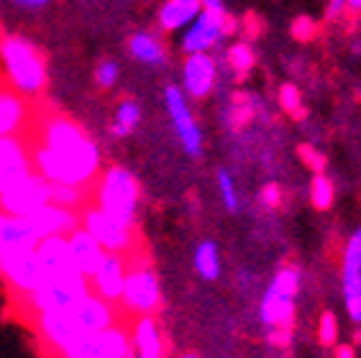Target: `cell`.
Here are the masks:
<instances>
[{"instance_id":"obj_6","label":"cell","mask_w":361,"mask_h":358,"mask_svg":"<svg viewBox=\"0 0 361 358\" xmlns=\"http://www.w3.org/2000/svg\"><path fill=\"white\" fill-rule=\"evenodd\" d=\"M0 282H6L11 295H28L39 290L47 282L36 248H13V251H0Z\"/></svg>"},{"instance_id":"obj_14","label":"cell","mask_w":361,"mask_h":358,"mask_svg":"<svg viewBox=\"0 0 361 358\" xmlns=\"http://www.w3.org/2000/svg\"><path fill=\"white\" fill-rule=\"evenodd\" d=\"M126 274H128V259L126 254H105V259L97 264V268L90 274V290L97 297H103L105 302H111L118 307L121 295H123Z\"/></svg>"},{"instance_id":"obj_22","label":"cell","mask_w":361,"mask_h":358,"mask_svg":"<svg viewBox=\"0 0 361 358\" xmlns=\"http://www.w3.org/2000/svg\"><path fill=\"white\" fill-rule=\"evenodd\" d=\"M216 80V64L208 54L202 51H192L190 59L185 62V85L192 97H205L213 87Z\"/></svg>"},{"instance_id":"obj_31","label":"cell","mask_w":361,"mask_h":358,"mask_svg":"<svg viewBox=\"0 0 361 358\" xmlns=\"http://www.w3.org/2000/svg\"><path fill=\"white\" fill-rule=\"evenodd\" d=\"M279 105H282V111L290 113L295 121H302L305 118V108L300 105V90L295 85H282L279 87Z\"/></svg>"},{"instance_id":"obj_24","label":"cell","mask_w":361,"mask_h":358,"mask_svg":"<svg viewBox=\"0 0 361 358\" xmlns=\"http://www.w3.org/2000/svg\"><path fill=\"white\" fill-rule=\"evenodd\" d=\"M195 268L202 279L216 282L221 276V256H218V246L213 241H202L195 251Z\"/></svg>"},{"instance_id":"obj_19","label":"cell","mask_w":361,"mask_h":358,"mask_svg":"<svg viewBox=\"0 0 361 358\" xmlns=\"http://www.w3.org/2000/svg\"><path fill=\"white\" fill-rule=\"evenodd\" d=\"M131 343L133 358H164V338L152 315H136Z\"/></svg>"},{"instance_id":"obj_35","label":"cell","mask_w":361,"mask_h":358,"mask_svg":"<svg viewBox=\"0 0 361 358\" xmlns=\"http://www.w3.org/2000/svg\"><path fill=\"white\" fill-rule=\"evenodd\" d=\"M298 154H300V159L305 161V166H310V169H313L315 174H320L323 169H326V156H323L320 152H315L313 146L302 144L298 149Z\"/></svg>"},{"instance_id":"obj_9","label":"cell","mask_w":361,"mask_h":358,"mask_svg":"<svg viewBox=\"0 0 361 358\" xmlns=\"http://www.w3.org/2000/svg\"><path fill=\"white\" fill-rule=\"evenodd\" d=\"M80 226L92 233L100 241V246L111 254H128L133 246V226H126V223L116 221L113 215H108L105 210L95 205V202H87V205L80 210Z\"/></svg>"},{"instance_id":"obj_11","label":"cell","mask_w":361,"mask_h":358,"mask_svg":"<svg viewBox=\"0 0 361 358\" xmlns=\"http://www.w3.org/2000/svg\"><path fill=\"white\" fill-rule=\"evenodd\" d=\"M39 108L21 92L13 87V82L3 77L0 80V136H23L34 125Z\"/></svg>"},{"instance_id":"obj_34","label":"cell","mask_w":361,"mask_h":358,"mask_svg":"<svg viewBox=\"0 0 361 358\" xmlns=\"http://www.w3.org/2000/svg\"><path fill=\"white\" fill-rule=\"evenodd\" d=\"M218 187H221V197H223V205H226V210L236 213V210H238L236 187H233V179H231L228 172H221V174H218Z\"/></svg>"},{"instance_id":"obj_10","label":"cell","mask_w":361,"mask_h":358,"mask_svg":"<svg viewBox=\"0 0 361 358\" xmlns=\"http://www.w3.org/2000/svg\"><path fill=\"white\" fill-rule=\"evenodd\" d=\"M159 302H161V290H159L157 274H154L149 266L128 264L123 295H121V307H123V312L152 315V312H157Z\"/></svg>"},{"instance_id":"obj_44","label":"cell","mask_w":361,"mask_h":358,"mask_svg":"<svg viewBox=\"0 0 361 358\" xmlns=\"http://www.w3.org/2000/svg\"><path fill=\"white\" fill-rule=\"evenodd\" d=\"M16 3H21V6H26V8H36V6H44L47 0H16Z\"/></svg>"},{"instance_id":"obj_28","label":"cell","mask_w":361,"mask_h":358,"mask_svg":"<svg viewBox=\"0 0 361 358\" xmlns=\"http://www.w3.org/2000/svg\"><path fill=\"white\" fill-rule=\"evenodd\" d=\"M139 105L131 103V100H126V103L118 105V116H116V125H113V133L116 136H128V133L136 128V123H139Z\"/></svg>"},{"instance_id":"obj_2","label":"cell","mask_w":361,"mask_h":358,"mask_svg":"<svg viewBox=\"0 0 361 358\" xmlns=\"http://www.w3.org/2000/svg\"><path fill=\"white\" fill-rule=\"evenodd\" d=\"M0 56L13 87L26 95H36L47 87V62L36 44L26 42L21 36H6L0 44Z\"/></svg>"},{"instance_id":"obj_15","label":"cell","mask_w":361,"mask_h":358,"mask_svg":"<svg viewBox=\"0 0 361 358\" xmlns=\"http://www.w3.org/2000/svg\"><path fill=\"white\" fill-rule=\"evenodd\" d=\"M343 300L351 323H361V230H356L343 251Z\"/></svg>"},{"instance_id":"obj_16","label":"cell","mask_w":361,"mask_h":358,"mask_svg":"<svg viewBox=\"0 0 361 358\" xmlns=\"http://www.w3.org/2000/svg\"><path fill=\"white\" fill-rule=\"evenodd\" d=\"M167 105H169V113H172L177 136H180L182 146H185V152H188L190 156H200V149H202L200 131H197V125H195L192 116H190V111H188V105L182 100V92L174 87V85L167 87Z\"/></svg>"},{"instance_id":"obj_17","label":"cell","mask_w":361,"mask_h":358,"mask_svg":"<svg viewBox=\"0 0 361 358\" xmlns=\"http://www.w3.org/2000/svg\"><path fill=\"white\" fill-rule=\"evenodd\" d=\"M42 235L31 223V218L21 215L0 213V251H13V248H36Z\"/></svg>"},{"instance_id":"obj_1","label":"cell","mask_w":361,"mask_h":358,"mask_svg":"<svg viewBox=\"0 0 361 358\" xmlns=\"http://www.w3.org/2000/svg\"><path fill=\"white\" fill-rule=\"evenodd\" d=\"M118 315L121 310L116 304L105 302L103 297L90 292L80 302L59 307V310L34 312V315H28V320L34 325L39 340L51 353H56L59 348L75 343L80 338L92 335V333L103 331L108 325H116L118 323Z\"/></svg>"},{"instance_id":"obj_45","label":"cell","mask_w":361,"mask_h":358,"mask_svg":"<svg viewBox=\"0 0 361 358\" xmlns=\"http://www.w3.org/2000/svg\"><path fill=\"white\" fill-rule=\"evenodd\" d=\"M348 8H354V11H361V0H346Z\"/></svg>"},{"instance_id":"obj_33","label":"cell","mask_w":361,"mask_h":358,"mask_svg":"<svg viewBox=\"0 0 361 358\" xmlns=\"http://www.w3.org/2000/svg\"><path fill=\"white\" fill-rule=\"evenodd\" d=\"M318 338L323 345H336L338 340V320L334 312H323L318 323Z\"/></svg>"},{"instance_id":"obj_18","label":"cell","mask_w":361,"mask_h":358,"mask_svg":"<svg viewBox=\"0 0 361 358\" xmlns=\"http://www.w3.org/2000/svg\"><path fill=\"white\" fill-rule=\"evenodd\" d=\"M31 223L36 226L42 238H47V235H70L75 228H80V213L49 202L39 213L31 215Z\"/></svg>"},{"instance_id":"obj_27","label":"cell","mask_w":361,"mask_h":358,"mask_svg":"<svg viewBox=\"0 0 361 358\" xmlns=\"http://www.w3.org/2000/svg\"><path fill=\"white\" fill-rule=\"evenodd\" d=\"M254 62H257V56H254L249 44L241 42V44H233V47L228 49V64L233 67V72H236V80H243V77L249 75Z\"/></svg>"},{"instance_id":"obj_48","label":"cell","mask_w":361,"mask_h":358,"mask_svg":"<svg viewBox=\"0 0 361 358\" xmlns=\"http://www.w3.org/2000/svg\"><path fill=\"white\" fill-rule=\"evenodd\" d=\"M0 80H3V75H0Z\"/></svg>"},{"instance_id":"obj_20","label":"cell","mask_w":361,"mask_h":358,"mask_svg":"<svg viewBox=\"0 0 361 358\" xmlns=\"http://www.w3.org/2000/svg\"><path fill=\"white\" fill-rule=\"evenodd\" d=\"M67 241H70L72 256H75V261H77V266H80V271H82V274L90 279V274L97 268V264L103 261L108 251H105L95 235L87 233L82 226L75 228V230L67 235Z\"/></svg>"},{"instance_id":"obj_36","label":"cell","mask_w":361,"mask_h":358,"mask_svg":"<svg viewBox=\"0 0 361 358\" xmlns=\"http://www.w3.org/2000/svg\"><path fill=\"white\" fill-rule=\"evenodd\" d=\"M116 77H118V67L113 62H103L95 72V80L100 87H111V85L116 82Z\"/></svg>"},{"instance_id":"obj_46","label":"cell","mask_w":361,"mask_h":358,"mask_svg":"<svg viewBox=\"0 0 361 358\" xmlns=\"http://www.w3.org/2000/svg\"><path fill=\"white\" fill-rule=\"evenodd\" d=\"M180 358H197L195 353H185V356H180Z\"/></svg>"},{"instance_id":"obj_43","label":"cell","mask_w":361,"mask_h":358,"mask_svg":"<svg viewBox=\"0 0 361 358\" xmlns=\"http://www.w3.org/2000/svg\"><path fill=\"white\" fill-rule=\"evenodd\" d=\"M205 11H216V13H223V0H202Z\"/></svg>"},{"instance_id":"obj_40","label":"cell","mask_w":361,"mask_h":358,"mask_svg":"<svg viewBox=\"0 0 361 358\" xmlns=\"http://www.w3.org/2000/svg\"><path fill=\"white\" fill-rule=\"evenodd\" d=\"M346 6H348L346 0H331V3H328V11H326V18L328 21H336V18L346 11Z\"/></svg>"},{"instance_id":"obj_7","label":"cell","mask_w":361,"mask_h":358,"mask_svg":"<svg viewBox=\"0 0 361 358\" xmlns=\"http://www.w3.org/2000/svg\"><path fill=\"white\" fill-rule=\"evenodd\" d=\"M300 287V274L295 268H282L269 284L262 300V323L269 328H292L295 320V295Z\"/></svg>"},{"instance_id":"obj_38","label":"cell","mask_w":361,"mask_h":358,"mask_svg":"<svg viewBox=\"0 0 361 358\" xmlns=\"http://www.w3.org/2000/svg\"><path fill=\"white\" fill-rule=\"evenodd\" d=\"M259 197H262V205L267 207H279V202H282V192H279L277 185H264Z\"/></svg>"},{"instance_id":"obj_23","label":"cell","mask_w":361,"mask_h":358,"mask_svg":"<svg viewBox=\"0 0 361 358\" xmlns=\"http://www.w3.org/2000/svg\"><path fill=\"white\" fill-rule=\"evenodd\" d=\"M200 8L202 0H169L167 6L161 8L159 23L164 28H180L188 21H192Z\"/></svg>"},{"instance_id":"obj_42","label":"cell","mask_w":361,"mask_h":358,"mask_svg":"<svg viewBox=\"0 0 361 358\" xmlns=\"http://www.w3.org/2000/svg\"><path fill=\"white\" fill-rule=\"evenodd\" d=\"M336 358H356V353L351 345H338V348H336Z\"/></svg>"},{"instance_id":"obj_3","label":"cell","mask_w":361,"mask_h":358,"mask_svg":"<svg viewBox=\"0 0 361 358\" xmlns=\"http://www.w3.org/2000/svg\"><path fill=\"white\" fill-rule=\"evenodd\" d=\"M95 205L113 215L116 221L133 226L136 221V205H139V182L133 179V174L123 166H111L103 177L97 179L95 185Z\"/></svg>"},{"instance_id":"obj_32","label":"cell","mask_w":361,"mask_h":358,"mask_svg":"<svg viewBox=\"0 0 361 358\" xmlns=\"http://www.w3.org/2000/svg\"><path fill=\"white\" fill-rule=\"evenodd\" d=\"M290 34L295 42L300 44H307V42H313L315 34H318V26H315V21L310 18V16H298L295 21H292L290 26Z\"/></svg>"},{"instance_id":"obj_4","label":"cell","mask_w":361,"mask_h":358,"mask_svg":"<svg viewBox=\"0 0 361 358\" xmlns=\"http://www.w3.org/2000/svg\"><path fill=\"white\" fill-rule=\"evenodd\" d=\"M54 358H133V343L128 331L116 323L59 348Z\"/></svg>"},{"instance_id":"obj_47","label":"cell","mask_w":361,"mask_h":358,"mask_svg":"<svg viewBox=\"0 0 361 358\" xmlns=\"http://www.w3.org/2000/svg\"><path fill=\"white\" fill-rule=\"evenodd\" d=\"M3 39H6V36H3V28H0V44H3Z\"/></svg>"},{"instance_id":"obj_8","label":"cell","mask_w":361,"mask_h":358,"mask_svg":"<svg viewBox=\"0 0 361 358\" xmlns=\"http://www.w3.org/2000/svg\"><path fill=\"white\" fill-rule=\"evenodd\" d=\"M49 202H51V182L34 169L0 195V213L31 218Z\"/></svg>"},{"instance_id":"obj_39","label":"cell","mask_w":361,"mask_h":358,"mask_svg":"<svg viewBox=\"0 0 361 358\" xmlns=\"http://www.w3.org/2000/svg\"><path fill=\"white\" fill-rule=\"evenodd\" d=\"M267 338H269L271 345H290V338H292V328H269L267 331Z\"/></svg>"},{"instance_id":"obj_29","label":"cell","mask_w":361,"mask_h":358,"mask_svg":"<svg viewBox=\"0 0 361 358\" xmlns=\"http://www.w3.org/2000/svg\"><path fill=\"white\" fill-rule=\"evenodd\" d=\"M310 200H313L315 210H328L334 205V185L326 174L320 172L313 177V185H310Z\"/></svg>"},{"instance_id":"obj_26","label":"cell","mask_w":361,"mask_h":358,"mask_svg":"<svg viewBox=\"0 0 361 358\" xmlns=\"http://www.w3.org/2000/svg\"><path fill=\"white\" fill-rule=\"evenodd\" d=\"M131 54L136 56V59H141V62L146 64H161L164 62V51H161L159 42L154 39V36L149 34H136L131 39Z\"/></svg>"},{"instance_id":"obj_21","label":"cell","mask_w":361,"mask_h":358,"mask_svg":"<svg viewBox=\"0 0 361 358\" xmlns=\"http://www.w3.org/2000/svg\"><path fill=\"white\" fill-rule=\"evenodd\" d=\"M223 13L216 11H202V16L195 21V26L190 28V34L185 36V51H205L208 47L218 42V36L223 34Z\"/></svg>"},{"instance_id":"obj_5","label":"cell","mask_w":361,"mask_h":358,"mask_svg":"<svg viewBox=\"0 0 361 358\" xmlns=\"http://www.w3.org/2000/svg\"><path fill=\"white\" fill-rule=\"evenodd\" d=\"M90 282L87 276H77V279H49L39 290L28 292V295H16V304L26 310L28 315L44 310H59L67 304L80 302L82 297L90 295Z\"/></svg>"},{"instance_id":"obj_41","label":"cell","mask_w":361,"mask_h":358,"mask_svg":"<svg viewBox=\"0 0 361 358\" xmlns=\"http://www.w3.org/2000/svg\"><path fill=\"white\" fill-rule=\"evenodd\" d=\"M236 28H238V21L233 16H228V13L223 16V34H233Z\"/></svg>"},{"instance_id":"obj_37","label":"cell","mask_w":361,"mask_h":358,"mask_svg":"<svg viewBox=\"0 0 361 358\" xmlns=\"http://www.w3.org/2000/svg\"><path fill=\"white\" fill-rule=\"evenodd\" d=\"M243 31H246V39L254 42V39H259L262 31H264V21H262L257 13H246V18H243Z\"/></svg>"},{"instance_id":"obj_30","label":"cell","mask_w":361,"mask_h":358,"mask_svg":"<svg viewBox=\"0 0 361 358\" xmlns=\"http://www.w3.org/2000/svg\"><path fill=\"white\" fill-rule=\"evenodd\" d=\"M251 118H254V108L249 105V95L236 92V95H233V108H231V113H228V121H231V125H233V131H241L243 125H249Z\"/></svg>"},{"instance_id":"obj_25","label":"cell","mask_w":361,"mask_h":358,"mask_svg":"<svg viewBox=\"0 0 361 358\" xmlns=\"http://www.w3.org/2000/svg\"><path fill=\"white\" fill-rule=\"evenodd\" d=\"M51 202L62 207H70V210H82L87 205V187H77V185H62V182H51Z\"/></svg>"},{"instance_id":"obj_12","label":"cell","mask_w":361,"mask_h":358,"mask_svg":"<svg viewBox=\"0 0 361 358\" xmlns=\"http://www.w3.org/2000/svg\"><path fill=\"white\" fill-rule=\"evenodd\" d=\"M34 172L31 144L23 136H0V195L21 177Z\"/></svg>"},{"instance_id":"obj_13","label":"cell","mask_w":361,"mask_h":358,"mask_svg":"<svg viewBox=\"0 0 361 358\" xmlns=\"http://www.w3.org/2000/svg\"><path fill=\"white\" fill-rule=\"evenodd\" d=\"M36 254H39V261H42L44 271H47V282L49 279H77V276H85L77 266L75 256H72V248L67 235H47L39 241L36 246Z\"/></svg>"}]
</instances>
